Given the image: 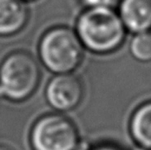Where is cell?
<instances>
[{"instance_id": "ba28073f", "label": "cell", "mask_w": 151, "mask_h": 150, "mask_svg": "<svg viewBox=\"0 0 151 150\" xmlns=\"http://www.w3.org/2000/svg\"><path fill=\"white\" fill-rule=\"evenodd\" d=\"M134 141L143 150H151V101L135 110L129 121Z\"/></svg>"}, {"instance_id": "5bb4252c", "label": "cell", "mask_w": 151, "mask_h": 150, "mask_svg": "<svg viewBox=\"0 0 151 150\" xmlns=\"http://www.w3.org/2000/svg\"><path fill=\"white\" fill-rule=\"evenodd\" d=\"M140 150H143V149H141V148H140Z\"/></svg>"}, {"instance_id": "3957f363", "label": "cell", "mask_w": 151, "mask_h": 150, "mask_svg": "<svg viewBox=\"0 0 151 150\" xmlns=\"http://www.w3.org/2000/svg\"><path fill=\"white\" fill-rule=\"evenodd\" d=\"M40 70L34 58L25 52L9 54L0 65V96L21 102L35 92Z\"/></svg>"}, {"instance_id": "277c9868", "label": "cell", "mask_w": 151, "mask_h": 150, "mask_svg": "<svg viewBox=\"0 0 151 150\" xmlns=\"http://www.w3.org/2000/svg\"><path fill=\"white\" fill-rule=\"evenodd\" d=\"M33 150H76L79 135L75 124L61 114L40 117L31 130Z\"/></svg>"}, {"instance_id": "30bf717a", "label": "cell", "mask_w": 151, "mask_h": 150, "mask_svg": "<svg viewBox=\"0 0 151 150\" xmlns=\"http://www.w3.org/2000/svg\"><path fill=\"white\" fill-rule=\"evenodd\" d=\"M88 8H99V7H111L114 5L116 0H82Z\"/></svg>"}, {"instance_id": "7a4b0ae2", "label": "cell", "mask_w": 151, "mask_h": 150, "mask_svg": "<svg viewBox=\"0 0 151 150\" xmlns=\"http://www.w3.org/2000/svg\"><path fill=\"white\" fill-rule=\"evenodd\" d=\"M83 45L77 33L67 27L52 28L41 37L39 57L42 64L57 74L71 73L80 64Z\"/></svg>"}, {"instance_id": "8992f818", "label": "cell", "mask_w": 151, "mask_h": 150, "mask_svg": "<svg viewBox=\"0 0 151 150\" xmlns=\"http://www.w3.org/2000/svg\"><path fill=\"white\" fill-rule=\"evenodd\" d=\"M118 14L127 30L151 31V0H121Z\"/></svg>"}, {"instance_id": "9c48e42d", "label": "cell", "mask_w": 151, "mask_h": 150, "mask_svg": "<svg viewBox=\"0 0 151 150\" xmlns=\"http://www.w3.org/2000/svg\"><path fill=\"white\" fill-rule=\"evenodd\" d=\"M129 50L139 62H151V31L136 33L129 44Z\"/></svg>"}, {"instance_id": "7c38bea8", "label": "cell", "mask_w": 151, "mask_h": 150, "mask_svg": "<svg viewBox=\"0 0 151 150\" xmlns=\"http://www.w3.org/2000/svg\"><path fill=\"white\" fill-rule=\"evenodd\" d=\"M0 150H12V149L8 148V147H6V146H0Z\"/></svg>"}, {"instance_id": "5b68a950", "label": "cell", "mask_w": 151, "mask_h": 150, "mask_svg": "<svg viewBox=\"0 0 151 150\" xmlns=\"http://www.w3.org/2000/svg\"><path fill=\"white\" fill-rule=\"evenodd\" d=\"M48 104L58 111H69L79 105L83 97L81 81L71 73L57 74L45 90Z\"/></svg>"}, {"instance_id": "6da1fadb", "label": "cell", "mask_w": 151, "mask_h": 150, "mask_svg": "<svg viewBox=\"0 0 151 150\" xmlns=\"http://www.w3.org/2000/svg\"><path fill=\"white\" fill-rule=\"evenodd\" d=\"M125 31L118 12L111 7L88 8L76 24V33L82 45L100 55L117 50L124 40Z\"/></svg>"}, {"instance_id": "4fadbf2b", "label": "cell", "mask_w": 151, "mask_h": 150, "mask_svg": "<svg viewBox=\"0 0 151 150\" xmlns=\"http://www.w3.org/2000/svg\"><path fill=\"white\" fill-rule=\"evenodd\" d=\"M23 1H32V0H23Z\"/></svg>"}, {"instance_id": "52a82bcc", "label": "cell", "mask_w": 151, "mask_h": 150, "mask_svg": "<svg viewBox=\"0 0 151 150\" xmlns=\"http://www.w3.org/2000/svg\"><path fill=\"white\" fill-rule=\"evenodd\" d=\"M28 20V9L23 0H0V36L20 32Z\"/></svg>"}, {"instance_id": "8fae6325", "label": "cell", "mask_w": 151, "mask_h": 150, "mask_svg": "<svg viewBox=\"0 0 151 150\" xmlns=\"http://www.w3.org/2000/svg\"><path fill=\"white\" fill-rule=\"evenodd\" d=\"M91 150H120V149L115 146H112V145H101V146H97L96 148Z\"/></svg>"}]
</instances>
